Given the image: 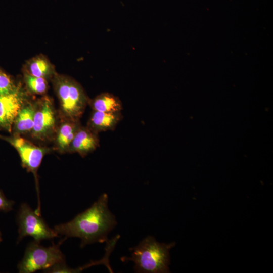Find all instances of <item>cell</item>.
<instances>
[{
    "mask_svg": "<svg viewBox=\"0 0 273 273\" xmlns=\"http://www.w3.org/2000/svg\"><path fill=\"white\" fill-rule=\"evenodd\" d=\"M108 196L103 194L89 208L78 214L71 221L54 228L58 235L65 238L81 239L80 247L96 242H107L108 235L116 225L115 215L108 208Z\"/></svg>",
    "mask_w": 273,
    "mask_h": 273,
    "instance_id": "6da1fadb",
    "label": "cell"
},
{
    "mask_svg": "<svg viewBox=\"0 0 273 273\" xmlns=\"http://www.w3.org/2000/svg\"><path fill=\"white\" fill-rule=\"evenodd\" d=\"M175 245V242L159 243L154 237L148 236L136 246L130 249L132 252L130 257H123L121 260L133 262L136 272H169V251Z\"/></svg>",
    "mask_w": 273,
    "mask_h": 273,
    "instance_id": "7a4b0ae2",
    "label": "cell"
},
{
    "mask_svg": "<svg viewBox=\"0 0 273 273\" xmlns=\"http://www.w3.org/2000/svg\"><path fill=\"white\" fill-rule=\"evenodd\" d=\"M58 244L49 247L33 241L26 247L24 255L18 265L20 273H32L39 270L46 271L54 265L65 261V257Z\"/></svg>",
    "mask_w": 273,
    "mask_h": 273,
    "instance_id": "3957f363",
    "label": "cell"
},
{
    "mask_svg": "<svg viewBox=\"0 0 273 273\" xmlns=\"http://www.w3.org/2000/svg\"><path fill=\"white\" fill-rule=\"evenodd\" d=\"M18 224V242L24 237L31 236L34 241L40 242L58 237L54 229L50 228L40 216L27 203H22L17 215Z\"/></svg>",
    "mask_w": 273,
    "mask_h": 273,
    "instance_id": "277c9868",
    "label": "cell"
},
{
    "mask_svg": "<svg viewBox=\"0 0 273 273\" xmlns=\"http://www.w3.org/2000/svg\"><path fill=\"white\" fill-rule=\"evenodd\" d=\"M57 92L65 114L71 121H77L87 101L82 88L76 82L64 79L58 82Z\"/></svg>",
    "mask_w": 273,
    "mask_h": 273,
    "instance_id": "5b68a950",
    "label": "cell"
},
{
    "mask_svg": "<svg viewBox=\"0 0 273 273\" xmlns=\"http://www.w3.org/2000/svg\"><path fill=\"white\" fill-rule=\"evenodd\" d=\"M18 151L22 166L33 173L36 180L37 171L46 150L21 137L6 139Z\"/></svg>",
    "mask_w": 273,
    "mask_h": 273,
    "instance_id": "8992f818",
    "label": "cell"
},
{
    "mask_svg": "<svg viewBox=\"0 0 273 273\" xmlns=\"http://www.w3.org/2000/svg\"><path fill=\"white\" fill-rule=\"evenodd\" d=\"M22 96L18 89L0 96V126L10 130L22 108Z\"/></svg>",
    "mask_w": 273,
    "mask_h": 273,
    "instance_id": "52a82bcc",
    "label": "cell"
},
{
    "mask_svg": "<svg viewBox=\"0 0 273 273\" xmlns=\"http://www.w3.org/2000/svg\"><path fill=\"white\" fill-rule=\"evenodd\" d=\"M55 118L52 104L49 100L46 99L40 108L37 111L34 117L33 135L42 139L52 132L55 127Z\"/></svg>",
    "mask_w": 273,
    "mask_h": 273,
    "instance_id": "ba28073f",
    "label": "cell"
},
{
    "mask_svg": "<svg viewBox=\"0 0 273 273\" xmlns=\"http://www.w3.org/2000/svg\"><path fill=\"white\" fill-rule=\"evenodd\" d=\"M99 146L97 133L88 127H79L70 144L71 151L83 156L96 149Z\"/></svg>",
    "mask_w": 273,
    "mask_h": 273,
    "instance_id": "9c48e42d",
    "label": "cell"
},
{
    "mask_svg": "<svg viewBox=\"0 0 273 273\" xmlns=\"http://www.w3.org/2000/svg\"><path fill=\"white\" fill-rule=\"evenodd\" d=\"M122 118L121 112H104L94 111L89 120L88 128L97 133L113 130Z\"/></svg>",
    "mask_w": 273,
    "mask_h": 273,
    "instance_id": "30bf717a",
    "label": "cell"
},
{
    "mask_svg": "<svg viewBox=\"0 0 273 273\" xmlns=\"http://www.w3.org/2000/svg\"><path fill=\"white\" fill-rule=\"evenodd\" d=\"M94 111L104 112H121L123 109L121 100L109 93H104L97 96L90 103Z\"/></svg>",
    "mask_w": 273,
    "mask_h": 273,
    "instance_id": "8fae6325",
    "label": "cell"
},
{
    "mask_svg": "<svg viewBox=\"0 0 273 273\" xmlns=\"http://www.w3.org/2000/svg\"><path fill=\"white\" fill-rule=\"evenodd\" d=\"M35 110L31 105L21 108L15 120V128L18 132L26 133L32 130Z\"/></svg>",
    "mask_w": 273,
    "mask_h": 273,
    "instance_id": "7c38bea8",
    "label": "cell"
},
{
    "mask_svg": "<svg viewBox=\"0 0 273 273\" xmlns=\"http://www.w3.org/2000/svg\"><path fill=\"white\" fill-rule=\"evenodd\" d=\"M76 121L65 123L60 128L57 138L58 146L61 149H65L70 146L74 137L80 127Z\"/></svg>",
    "mask_w": 273,
    "mask_h": 273,
    "instance_id": "4fadbf2b",
    "label": "cell"
},
{
    "mask_svg": "<svg viewBox=\"0 0 273 273\" xmlns=\"http://www.w3.org/2000/svg\"><path fill=\"white\" fill-rule=\"evenodd\" d=\"M29 71L32 76L43 77L50 72V66L45 59L37 58L30 64Z\"/></svg>",
    "mask_w": 273,
    "mask_h": 273,
    "instance_id": "5bb4252c",
    "label": "cell"
},
{
    "mask_svg": "<svg viewBox=\"0 0 273 273\" xmlns=\"http://www.w3.org/2000/svg\"><path fill=\"white\" fill-rule=\"evenodd\" d=\"M25 80L31 91L37 94H42L46 92L47 84L43 77L26 75Z\"/></svg>",
    "mask_w": 273,
    "mask_h": 273,
    "instance_id": "9a60e30c",
    "label": "cell"
},
{
    "mask_svg": "<svg viewBox=\"0 0 273 273\" xmlns=\"http://www.w3.org/2000/svg\"><path fill=\"white\" fill-rule=\"evenodd\" d=\"M15 89L10 78L0 71V96L8 94Z\"/></svg>",
    "mask_w": 273,
    "mask_h": 273,
    "instance_id": "2e32d148",
    "label": "cell"
},
{
    "mask_svg": "<svg viewBox=\"0 0 273 273\" xmlns=\"http://www.w3.org/2000/svg\"><path fill=\"white\" fill-rule=\"evenodd\" d=\"M47 272H77V268L72 269L67 266L65 262L58 263L46 270Z\"/></svg>",
    "mask_w": 273,
    "mask_h": 273,
    "instance_id": "e0dca14e",
    "label": "cell"
},
{
    "mask_svg": "<svg viewBox=\"0 0 273 273\" xmlns=\"http://www.w3.org/2000/svg\"><path fill=\"white\" fill-rule=\"evenodd\" d=\"M14 202L8 199L2 191H0V211L8 212L12 210Z\"/></svg>",
    "mask_w": 273,
    "mask_h": 273,
    "instance_id": "ac0fdd59",
    "label": "cell"
},
{
    "mask_svg": "<svg viewBox=\"0 0 273 273\" xmlns=\"http://www.w3.org/2000/svg\"><path fill=\"white\" fill-rule=\"evenodd\" d=\"M2 240V235H1V232H0V241H1Z\"/></svg>",
    "mask_w": 273,
    "mask_h": 273,
    "instance_id": "d6986e66",
    "label": "cell"
}]
</instances>
